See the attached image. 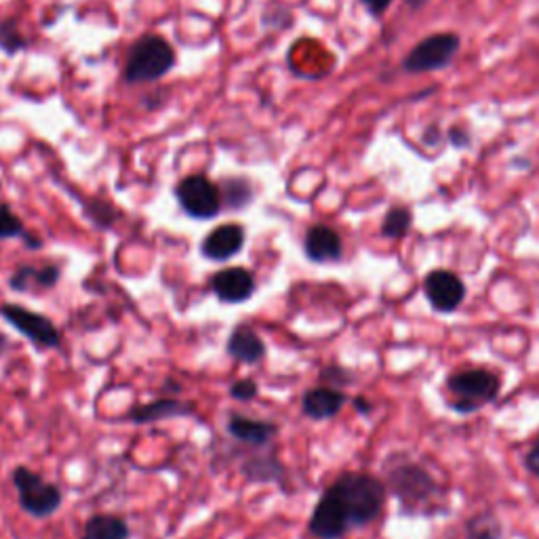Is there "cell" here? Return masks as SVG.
I'll use <instances>...</instances> for the list:
<instances>
[{
  "instance_id": "obj_2",
  "label": "cell",
  "mask_w": 539,
  "mask_h": 539,
  "mask_svg": "<svg viewBox=\"0 0 539 539\" xmlns=\"http://www.w3.org/2000/svg\"><path fill=\"white\" fill-rule=\"evenodd\" d=\"M175 66V51L165 41L163 36L146 34L139 38L137 43L131 45L125 68H123V81L127 85H142L161 81Z\"/></svg>"
},
{
  "instance_id": "obj_30",
  "label": "cell",
  "mask_w": 539,
  "mask_h": 539,
  "mask_svg": "<svg viewBox=\"0 0 539 539\" xmlns=\"http://www.w3.org/2000/svg\"><path fill=\"white\" fill-rule=\"evenodd\" d=\"M22 238H24V243L28 245V249H34V251H36V249H41V247H43V241H41V238L32 236L30 232H26Z\"/></svg>"
},
{
  "instance_id": "obj_15",
  "label": "cell",
  "mask_w": 539,
  "mask_h": 539,
  "mask_svg": "<svg viewBox=\"0 0 539 539\" xmlns=\"http://www.w3.org/2000/svg\"><path fill=\"white\" fill-rule=\"evenodd\" d=\"M226 352L236 363L243 365H257L266 356L264 339L255 333L249 325H238L228 337Z\"/></svg>"
},
{
  "instance_id": "obj_28",
  "label": "cell",
  "mask_w": 539,
  "mask_h": 539,
  "mask_svg": "<svg viewBox=\"0 0 539 539\" xmlns=\"http://www.w3.org/2000/svg\"><path fill=\"white\" fill-rule=\"evenodd\" d=\"M394 3V0H361V5L373 15V17H382L386 9Z\"/></svg>"
},
{
  "instance_id": "obj_1",
  "label": "cell",
  "mask_w": 539,
  "mask_h": 539,
  "mask_svg": "<svg viewBox=\"0 0 539 539\" xmlns=\"http://www.w3.org/2000/svg\"><path fill=\"white\" fill-rule=\"evenodd\" d=\"M348 516L350 527H363L375 521L386 502V487L382 481L358 472H346L329 487Z\"/></svg>"
},
{
  "instance_id": "obj_29",
  "label": "cell",
  "mask_w": 539,
  "mask_h": 539,
  "mask_svg": "<svg viewBox=\"0 0 539 539\" xmlns=\"http://www.w3.org/2000/svg\"><path fill=\"white\" fill-rule=\"evenodd\" d=\"M525 466H527L535 476H539V436H537V441L533 443L531 451H529L527 457H525Z\"/></svg>"
},
{
  "instance_id": "obj_4",
  "label": "cell",
  "mask_w": 539,
  "mask_h": 539,
  "mask_svg": "<svg viewBox=\"0 0 539 539\" xmlns=\"http://www.w3.org/2000/svg\"><path fill=\"white\" fill-rule=\"evenodd\" d=\"M11 481L19 495V506L34 518H47L62 506V491H59V487L47 483L41 474L32 472L26 466H17Z\"/></svg>"
},
{
  "instance_id": "obj_23",
  "label": "cell",
  "mask_w": 539,
  "mask_h": 539,
  "mask_svg": "<svg viewBox=\"0 0 539 539\" xmlns=\"http://www.w3.org/2000/svg\"><path fill=\"white\" fill-rule=\"evenodd\" d=\"M26 234L24 222L19 219L9 205H0V241H9V238H19Z\"/></svg>"
},
{
  "instance_id": "obj_17",
  "label": "cell",
  "mask_w": 539,
  "mask_h": 539,
  "mask_svg": "<svg viewBox=\"0 0 539 539\" xmlns=\"http://www.w3.org/2000/svg\"><path fill=\"white\" fill-rule=\"evenodd\" d=\"M194 411L196 407L192 403L177 401V398H161V401L131 409L127 419L131 424H154V422H163V419H171V417H190L194 415Z\"/></svg>"
},
{
  "instance_id": "obj_12",
  "label": "cell",
  "mask_w": 539,
  "mask_h": 539,
  "mask_svg": "<svg viewBox=\"0 0 539 539\" xmlns=\"http://www.w3.org/2000/svg\"><path fill=\"white\" fill-rule=\"evenodd\" d=\"M245 228L241 224H222L211 230L201 245V253L209 262H228L245 247Z\"/></svg>"
},
{
  "instance_id": "obj_20",
  "label": "cell",
  "mask_w": 539,
  "mask_h": 539,
  "mask_svg": "<svg viewBox=\"0 0 539 539\" xmlns=\"http://www.w3.org/2000/svg\"><path fill=\"white\" fill-rule=\"evenodd\" d=\"M219 192H222V203L230 209V211H241L245 207H249L255 198L253 186L249 179L245 177H228L219 186Z\"/></svg>"
},
{
  "instance_id": "obj_8",
  "label": "cell",
  "mask_w": 539,
  "mask_h": 539,
  "mask_svg": "<svg viewBox=\"0 0 539 539\" xmlns=\"http://www.w3.org/2000/svg\"><path fill=\"white\" fill-rule=\"evenodd\" d=\"M424 291L430 306L436 312H455L459 306H462L464 297H466V287L462 283V278L449 270H434L426 276L424 281Z\"/></svg>"
},
{
  "instance_id": "obj_18",
  "label": "cell",
  "mask_w": 539,
  "mask_h": 539,
  "mask_svg": "<svg viewBox=\"0 0 539 539\" xmlns=\"http://www.w3.org/2000/svg\"><path fill=\"white\" fill-rule=\"evenodd\" d=\"M344 405H346L344 392H339L337 388H331V386L308 390L302 401L304 413L310 419H314V422H323V419L335 417L339 411H342Z\"/></svg>"
},
{
  "instance_id": "obj_6",
  "label": "cell",
  "mask_w": 539,
  "mask_h": 539,
  "mask_svg": "<svg viewBox=\"0 0 539 539\" xmlns=\"http://www.w3.org/2000/svg\"><path fill=\"white\" fill-rule=\"evenodd\" d=\"M175 198L192 219H213L222 211V192L205 175H188L175 186Z\"/></svg>"
},
{
  "instance_id": "obj_24",
  "label": "cell",
  "mask_w": 539,
  "mask_h": 539,
  "mask_svg": "<svg viewBox=\"0 0 539 539\" xmlns=\"http://www.w3.org/2000/svg\"><path fill=\"white\" fill-rule=\"evenodd\" d=\"M468 535L470 539H499L502 531L493 516H478L468 523Z\"/></svg>"
},
{
  "instance_id": "obj_21",
  "label": "cell",
  "mask_w": 539,
  "mask_h": 539,
  "mask_svg": "<svg viewBox=\"0 0 539 539\" xmlns=\"http://www.w3.org/2000/svg\"><path fill=\"white\" fill-rule=\"evenodd\" d=\"M411 222H413V215H411V211L407 207H394L384 217L382 234L386 238H394V241H396V238H403L409 232Z\"/></svg>"
},
{
  "instance_id": "obj_27",
  "label": "cell",
  "mask_w": 539,
  "mask_h": 539,
  "mask_svg": "<svg viewBox=\"0 0 539 539\" xmlns=\"http://www.w3.org/2000/svg\"><path fill=\"white\" fill-rule=\"evenodd\" d=\"M321 379H323V382H327L331 388L350 384V375H348V371L342 369V367H337V365H331V367L323 369Z\"/></svg>"
},
{
  "instance_id": "obj_13",
  "label": "cell",
  "mask_w": 539,
  "mask_h": 539,
  "mask_svg": "<svg viewBox=\"0 0 539 539\" xmlns=\"http://www.w3.org/2000/svg\"><path fill=\"white\" fill-rule=\"evenodd\" d=\"M304 251L314 264L339 262L344 253L342 236L329 226H312L304 238Z\"/></svg>"
},
{
  "instance_id": "obj_22",
  "label": "cell",
  "mask_w": 539,
  "mask_h": 539,
  "mask_svg": "<svg viewBox=\"0 0 539 539\" xmlns=\"http://www.w3.org/2000/svg\"><path fill=\"white\" fill-rule=\"evenodd\" d=\"M26 38L22 32L17 30L15 19H7V22H0V49L7 55H15L17 51H22L26 47Z\"/></svg>"
},
{
  "instance_id": "obj_9",
  "label": "cell",
  "mask_w": 539,
  "mask_h": 539,
  "mask_svg": "<svg viewBox=\"0 0 539 539\" xmlns=\"http://www.w3.org/2000/svg\"><path fill=\"white\" fill-rule=\"evenodd\" d=\"M308 529L318 539H342L348 533V516L344 514L342 506H339L335 495L329 489L318 499V504L310 516Z\"/></svg>"
},
{
  "instance_id": "obj_32",
  "label": "cell",
  "mask_w": 539,
  "mask_h": 539,
  "mask_svg": "<svg viewBox=\"0 0 539 539\" xmlns=\"http://www.w3.org/2000/svg\"><path fill=\"white\" fill-rule=\"evenodd\" d=\"M7 346H9V339L5 333H0V356H3L7 352Z\"/></svg>"
},
{
  "instance_id": "obj_7",
  "label": "cell",
  "mask_w": 539,
  "mask_h": 539,
  "mask_svg": "<svg viewBox=\"0 0 539 539\" xmlns=\"http://www.w3.org/2000/svg\"><path fill=\"white\" fill-rule=\"evenodd\" d=\"M0 316L22 333L38 350H55L62 344V333L53 325L51 318L28 310L19 304H3L0 306Z\"/></svg>"
},
{
  "instance_id": "obj_19",
  "label": "cell",
  "mask_w": 539,
  "mask_h": 539,
  "mask_svg": "<svg viewBox=\"0 0 539 539\" xmlns=\"http://www.w3.org/2000/svg\"><path fill=\"white\" fill-rule=\"evenodd\" d=\"M129 525L121 516L114 514H93L83 531L81 539H129Z\"/></svg>"
},
{
  "instance_id": "obj_25",
  "label": "cell",
  "mask_w": 539,
  "mask_h": 539,
  "mask_svg": "<svg viewBox=\"0 0 539 539\" xmlns=\"http://www.w3.org/2000/svg\"><path fill=\"white\" fill-rule=\"evenodd\" d=\"M87 215L91 217V222L99 228H110L114 226V222L118 219V211L104 203V201H93L89 207H87Z\"/></svg>"
},
{
  "instance_id": "obj_11",
  "label": "cell",
  "mask_w": 539,
  "mask_h": 539,
  "mask_svg": "<svg viewBox=\"0 0 539 539\" xmlns=\"http://www.w3.org/2000/svg\"><path fill=\"white\" fill-rule=\"evenodd\" d=\"M392 489L409 506H419L436 493V483L426 470L413 464H403L392 472Z\"/></svg>"
},
{
  "instance_id": "obj_10",
  "label": "cell",
  "mask_w": 539,
  "mask_h": 539,
  "mask_svg": "<svg viewBox=\"0 0 539 539\" xmlns=\"http://www.w3.org/2000/svg\"><path fill=\"white\" fill-rule=\"evenodd\" d=\"M209 287L219 302L243 304V302H249L255 293V278L247 268L234 266V268L215 272L211 276Z\"/></svg>"
},
{
  "instance_id": "obj_26",
  "label": "cell",
  "mask_w": 539,
  "mask_h": 539,
  "mask_svg": "<svg viewBox=\"0 0 539 539\" xmlns=\"http://www.w3.org/2000/svg\"><path fill=\"white\" fill-rule=\"evenodd\" d=\"M230 396L234 398V401L249 403V401H253V398L257 396V384L253 382V379H249V377L238 379V382H234L230 386Z\"/></svg>"
},
{
  "instance_id": "obj_14",
  "label": "cell",
  "mask_w": 539,
  "mask_h": 539,
  "mask_svg": "<svg viewBox=\"0 0 539 539\" xmlns=\"http://www.w3.org/2000/svg\"><path fill=\"white\" fill-rule=\"evenodd\" d=\"M59 276H62V272H59V268L53 264L45 266L24 264L9 278V287L17 293H41L53 289L59 283Z\"/></svg>"
},
{
  "instance_id": "obj_3",
  "label": "cell",
  "mask_w": 539,
  "mask_h": 539,
  "mask_svg": "<svg viewBox=\"0 0 539 539\" xmlns=\"http://www.w3.org/2000/svg\"><path fill=\"white\" fill-rule=\"evenodd\" d=\"M449 392L453 396V409L457 413H474L487 403H493L499 394V377L485 369L459 371L449 377Z\"/></svg>"
},
{
  "instance_id": "obj_31",
  "label": "cell",
  "mask_w": 539,
  "mask_h": 539,
  "mask_svg": "<svg viewBox=\"0 0 539 539\" xmlns=\"http://www.w3.org/2000/svg\"><path fill=\"white\" fill-rule=\"evenodd\" d=\"M354 407H356L358 411H361V413H369V411H371V405L365 401L363 396H358V398H356V401H354Z\"/></svg>"
},
{
  "instance_id": "obj_16",
  "label": "cell",
  "mask_w": 539,
  "mask_h": 539,
  "mask_svg": "<svg viewBox=\"0 0 539 539\" xmlns=\"http://www.w3.org/2000/svg\"><path fill=\"white\" fill-rule=\"evenodd\" d=\"M228 434L236 438L238 443L253 445V447H266L270 445L276 434L278 426L272 422H262V419H249L243 415H230L228 419Z\"/></svg>"
},
{
  "instance_id": "obj_5",
  "label": "cell",
  "mask_w": 539,
  "mask_h": 539,
  "mask_svg": "<svg viewBox=\"0 0 539 539\" xmlns=\"http://www.w3.org/2000/svg\"><path fill=\"white\" fill-rule=\"evenodd\" d=\"M459 45H462V41L455 32L432 34L411 49V53L403 59V70L409 74L443 70L455 59Z\"/></svg>"
}]
</instances>
